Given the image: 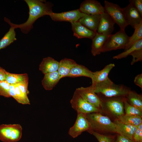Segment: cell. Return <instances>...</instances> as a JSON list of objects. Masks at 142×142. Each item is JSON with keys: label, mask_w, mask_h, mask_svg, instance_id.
<instances>
[{"label": "cell", "mask_w": 142, "mask_h": 142, "mask_svg": "<svg viewBox=\"0 0 142 142\" xmlns=\"http://www.w3.org/2000/svg\"><path fill=\"white\" fill-rule=\"evenodd\" d=\"M134 28V33L131 36L129 37L124 51L130 48L137 42L142 39V21L135 25Z\"/></svg>", "instance_id": "26"}, {"label": "cell", "mask_w": 142, "mask_h": 142, "mask_svg": "<svg viewBox=\"0 0 142 142\" xmlns=\"http://www.w3.org/2000/svg\"><path fill=\"white\" fill-rule=\"evenodd\" d=\"M76 63L73 60L64 58L59 62L57 71L60 79L67 77L72 68Z\"/></svg>", "instance_id": "22"}, {"label": "cell", "mask_w": 142, "mask_h": 142, "mask_svg": "<svg viewBox=\"0 0 142 142\" xmlns=\"http://www.w3.org/2000/svg\"><path fill=\"white\" fill-rule=\"evenodd\" d=\"M115 23L111 17L104 12L100 15V19L97 32L110 35L114 29Z\"/></svg>", "instance_id": "13"}, {"label": "cell", "mask_w": 142, "mask_h": 142, "mask_svg": "<svg viewBox=\"0 0 142 142\" xmlns=\"http://www.w3.org/2000/svg\"><path fill=\"white\" fill-rule=\"evenodd\" d=\"M115 66L114 64L110 63L106 65L102 70L93 72L91 79L92 85H94L105 80L108 77V74L111 70Z\"/></svg>", "instance_id": "20"}, {"label": "cell", "mask_w": 142, "mask_h": 142, "mask_svg": "<svg viewBox=\"0 0 142 142\" xmlns=\"http://www.w3.org/2000/svg\"><path fill=\"white\" fill-rule=\"evenodd\" d=\"M110 35L96 33L92 39L91 52L93 56H95L102 53L103 46Z\"/></svg>", "instance_id": "17"}, {"label": "cell", "mask_w": 142, "mask_h": 142, "mask_svg": "<svg viewBox=\"0 0 142 142\" xmlns=\"http://www.w3.org/2000/svg\"><path fill=\"white\" fill-rule=\"evenodd\" d=\"M22 129L18 124H2L0 125V140L4 142H16L22 135Z\"/></svg>", "instance_id": "5"}, {"label": "cell", "mask_w": 142, "mask_h": 142, "mask_svg": "<svg viewBox=\"0 0 142 142\" xmlns=\"http://www.w3.org/2000/svg\"><path fill=\"white\" fill-rule=\"evenodd\" d=\"M29 9V17L24 23L19 24L12 23L9 19L6 17L4 20L14 29L19 28L25 34L29 32L33 28V24L35 21L41 17L49 16L52 12L53 5L50 2H46L44 0H25Z\"/></svg>", "instance_id": "1"}, {"label": "cell", "mask_w": 142, "mask_h": 142, "mask_svg": "<svg viewBox=\"0 0 142 142\" xmlns=\"http://www.w3.org/2000/svg\"><path fill=\"white\" fill-rule=\"evenodd\" d=\"M125 98H114L108 100L105 104L107 108L117 118L124 114V102Z\"/></svg>", "instance_id": "14"}, {"label": "cell", "mask_w": 142, "mask_h": 142, "mask_svg": "<svg viewBox=\"0 0 142 142\" xmlns=\"http://www.w3.org/2000/svg\"><path fill=\"white\" fill-rule=\"evenodd\" d=\"M90 126L86 114L77 113L76 121L74 125L69 129V134L73 138H75L82 132L90 129Z\"/></svg>", "instance_id": "8"}, {"label": "cell", "mask_w": 142, "mask_h": 142, "mask_svg": "<svg viewBox=\"0 0 142 142\" xmlns=\"http://www.w3.org/2000/svg\"><path fill=\"white\" fill-rule=\"evenodd\" d=\"M80 95L86 101L99 109L102 105L101 101L91 85L89 87H81L76 89Z\"/></svg>", "instance_id": "10"}, {"label": "cell", "mask_w": 142, "mask_h": 142, "mask_svg": "<svg viewBox=\"0 0 142 142\" xmlns=\"http://www.w3.org/2000/svg\"><path fill=\"white\" fill-rule=\"evenodd\" d=\"M72 107L77 113L87 114L99 112V109L89 103L82 97L76 90L70 100Z\"/></svg>", "instance_id": "7"}, {"label": "cell", "mask_w": 142, "mask_h": 142, "mask_svg": "<svg viewBox=\"0 0 142 142\" xmlns=\"http://www.w3.org/2000/svg\"><path fill=\"white\" fill-rule=\"evenodd\" d=\"M133 141H142V130L137 129L133 136Z\"/></svg>", "instance_id": "35"}, {"label": "cell", "mask_w": 142, "mask_h": 142, "mask_svg": "<svg viewBox=\"0 0 142 142\" xmlns=\"http://www.w3.org/2000/svg\"><path fill=\"white\" fill-rule=\"evenodd\" d=\"M133 142H142V141H133Z\"/></svg>", "instance_id": "42"}, {"label": "cell", "mask_w": 142, "mask_h": 142, "mask_svg": "<svg viewBox=\"0 0 142 142\" xmlns=\"http://www.w3.org/2000/svg\"><path fill=\"white\" fill-rule=\"evenodd\" d=\"M125 19L128 25L133 28L134 26L142 21V16L138 10L130 3L123 8Z\"/></svg>", "instance_id": "12"}, {"label": "cell", "mask_w": 142, "mask_h": 142, "mask_svg": "<svg viewBox=\"0 0 142 142\" xmlns=\"http://www.w3.org/2000/svg\"><path fill=\"white\" fill-rule=\"evenodd\" d=\"M96 93L101 94L106 97H126L130 90L123 85L114 83L109 78L101 82L91 85Z\"/></svg>", "instance_id": "3"}, {"label": "cell", "mask_w": 142, "mask_h": 142, "mask_svg": "<svg viewBox=\"0 0 142 142\" xmlns=\"http://www.w3.org/2000/svg\"><path fill=\"white\" fill-rule=\"evenodd\" d=\"M137 129L142 130V123L135 126Z\"/></svg>", "instance_id": "41"}, {"label": "cell", "mask_w": 142, "mask_h": 142, "mask_svg": "<svg viewBox=\"0 0 142 142\" xmlns=\"http://www.w3.org/2000/svg\"><path fill=\"white\" fill-rule=\"evenodd\" d=\"M59 62L53 58H44L39 65V70L44 74L58 70Z\"/></svg>", "instance_id": "18"}, {"label": "cell", "mask_w": 142, "mask_h": 142, "mask_svg": "<svg viewBox=\"0 0 142 142\" xmlns=\"http://www.w3.org/2000/svg\"><path fill=\"white\" fill-rule=\"evenodd\" d=\"M93 72L85 66L76 63L72 68L67 77H76L81 76L92 78Z\"/></svg>", "instance_id": "21"}, {"label": "cell", "mask_w": 142, "mask_h": 142, "mask_svg": "<svg viewBox=\"0 0 142 142\" xmlns=\"http://www.w3.org/2000/svg\"><path fill=\"white\" fill-rule=\"evenodd\" d=\"M42 80V84L46 90H52L60 79L57 71L44 74Z\"/></svg>", "instance_id": "19"}, {"label": "cell", "mask_w": 142, "mask_h": 142, "mask_svg": "<svg viewBox=\"0 0 142 142\" xmlns=\"http://www.w3.org/2000/svg\"><path fill=\"white\" fill-rule=\"evenodd\" d=\"M142 49V39L135 43L130 48L124 52L113 57L114 59H116L125 58L134 51Z\"/></svg>", "instance_id": "29"}, {"label": "cell", "mask_w": 142, "mask_h": 142, "mask_svg": "<svg viewBox=\"0 0 142 142\" xmlns=\"http://www.w3.org/2000/svg\"><path fill=\"white\" fill-rule=\"evenodd\" d=\"M134 82V83L142 89V74H139L135 77Z\"/></svg>", "instance_id": "37"}, {"label": "cell", "mask_w": 142, "mask_h": 142, "mask_svg": "<svg viewBox=\"0 0 142 142\" xmlns=\"http://www.w3.org/2000/svg\"><path fill=\"white\" fill-rule=\"evenodd\" d=\"M124 106L126 114L137 115L142 117V111L129 104L126 98L124 101Z\"/></svg>", "instance_id": "30"}, {"label": "cell", "mask_w": 142, "mask_h": 142, "mask_svg": "<svg viewBox=\"0 0 142 142\" xmlns=\"http://www.w3.org/2000/svg\"><path fill=\"white\" fill-rule=\"evenodd\" d=\"M10 85H16L19 83H28V77L26 73L15 74L8 72L7 73L5 79Z\"/></svg>", "instance_id": "23"}, {"label": "cell", "mask_w": 142, "mask_h": 142, "mask_svg": "<svg viewBox=\"0 0 142 142\" xmlns=\"http://www.w3.org/2000/svg\"><path fill=\"white\" fill-rule=\"evenodd\" d=\"M9 93L11 97H12L16 100V95L14 85H10L9 89Z\"/></svg>", "instance_id": "39"}, {"label": "cell", "mask_w": 142, "mask_h": 142, "mask_svg": "<svg viewBox=\"0 0 142 142\" xmlns=\"http://www.w3.org/2000/svg\"><path fill=\"white\" fill-rule=\"evenodd\" d=\"M90 126V129L97 132L115 133L122 135L116 124L107 116L99 112L86 114Z\"/></svg>", "instance_id": "2"}, {"label": "cell", "mask_w": 142, "mask_h": 142, "mask_svg": "<svg viewBox=\"0 0 142 142\" xmlns=\"http://www.w3.org/2000/svg\"><path fill=\"white\" fill-rule=\"evenodd\" d=\"M117 119L124 123L135 126L142 123V117L137 115L124 114Z\"/></svg>", "instance_id": "28"}, {"label": "cell", "mask_w": 142, "mask_h": 142, "mask_svg": "<svg viewBox=\"0 0 142 142\" xmlns=\"http://www.w3.org/2000/svg\"><path fill=\"white\" fill-rule=\"evenodd\" d=\"M105 12L108 13L118 25L120 29L124 30L128 26L126 23L123 8L118 5L105 1Z\"/></svg>", "instance_id": "6"}, {"label": "cell", "mask_w": 142, "mask_h": 142, "mask_svg": "<svg viewBox=\"0 0 142 142\" xmlns=\"http://www.w3.org/2000/svg\"><path fill=\"white\" fill-rule=\"evenodd\" d=\"M133 141L123 135L118 134L115 142H133Z\"/></svg>", "instance_id": "38"}, {"label": "cell", "mask_w": 142, "mask_h": 142, "mask_svg": "<svg viewBox=\"0 0 142 142\" xmlns=\"http://www.w3.org/2000/svg\"><path fill=\"white\" fill-rule=\"evenodd\" d=\"M21 91L25 95L27 96L29 92L28 89V83H19L17 84Z\"/></svg>", "instance_id": "36"}, {"label": "cell", "mask_w": 142, "mask_h": 142, "mask_svg": "<svg viewBox=\"0 0 142 142\" xmlns=\"http://www.w3.org/2000/svg\"><path fill=\"white\" fill-rule=\"evenodd\" d=\"M7 72L4 69L0 67V81L5 80Z\"/></svg>", "instance_id": "40"}, {"label": "cell", "mask_w": 142, "mask_h": 142, "mask_svg": "<svg viewBox=\"0 0 142 142\" xmlns=\"http://www.w3.org/2000/svg\"><path fill=\"white\" fill-rule=\"evenodd\" d=\"M100 19V15L85 14L78 21L88 29L97 32Z\"/></svg>", "instance_id": "16"}, {"label": "cell", "mask_w": 142, "mask_h": 142, "mask_svg": "<svg viewBox=\"0 0 142 142\" xmlns=\"http://www.w3.org/2000/svg\"><path fill=\"white\" fill-rule=\"evenodd\" d=\"M10 85L5 80L0 81V95L7 98L11 97L9 93Z\"/></svg>", "instance_id": "32"}, {"label": "cell", "mask_w": 142, "mask_h": 142, "mask_svg": "<svg viewBox=\"0 0 142 142\" xmlns=\"http://www.w3.org/2000/svg\"><path fill=\"white\" fill-rule=\"evenodd\" d=\"M114 122L116 124L123 135L133 141V135L137 129L135 126L124 123L117 119Z\"/></svg>", "instance_id": "24"}, {"label": "cell", "mask_w": 142, "mask_h": 142, "mask_svg": "<svg viewBox=\"0 0 142 142\" xmlns=\"http://www.w3.org/2000/svg\"><path fill=\"white\" fill-rule=\"evenodd\" d=\"M87 131L94 135L99 142H115L114 138L113 136L101 134L91 129Z\"/></svg>", "instance_id": "31"}, {"label": "cell", "mask_w": 142, "mask_h": 142, "mask_svg": "<svg viewBox=\"0 0 142 142\" xmlns=\"http://www.w3.org/2000/svg\"><path fill=\"white\" fill-rule=\"evenodd\" d=\"M85 14L81 12L79 9L60 13L53 12L49 15L52 20L56 21H66L71 23L78 22Z\"/></svg>", "instance_id": "9"}, {"label": "cell", "mask_w": 142, "mask_h": 142, "mask_svg": "<svg viewBox=\"0 0 142 142\" xmlns=\"http://www.w3.org/2000/svg\"><path fill=\"white\" fill-rule=\"evenodd\" d=\"M16 40L15 29L11 27L8 31L0 40V50L6 48Z\"/></svg>", "instance_id": "27"}, {"label": "cell", "mask_w": 142, "mask_h": 142, "mask_svg": "<svg viewBox=\"0 0 142 142\" xmlns=\"http://www.w3.org/2000/svg\"><path fill=\"white\" fill-rule=\"evenodd\" d=\"M126 101L131 105L142 111V96L131 90L126 97Z\"/></svg>", "instance_id": "25"}, {"label": "cell", "mask_w": 142, "mask_h": 142, "mask_svg": "<svg viewBox=\"0 0 142 142\" xmlns=\"http://www.w3.org/2000/svg\"><path fill=\"white\" fill-rule=\"evenodd\" d=\"M129 38V37L126 34L125 30L120 29L115 33L109 36L103 46L102 52L124 49Z\"/></svg>", "instance_id": "4"}, {"label": "cell", "mask_w": 142, "mask_h": 142, "mask_svg": "<svg viewBox=\"0 0 142 142\" xmlns=\"http://www.w3.org/2000/svg\"><path fill=\"white\" fill-rule=\"evenodd\" d=\"M71 24L73 36L78 39L87 38L92 39L97 32L88 29L78 21Z\"/></svg>", "instance_id": "15"}, {"label": "cell", "mask_w": 142, "mask_h": 142, "mask_svg": "<svg viewBox=\"0 0 142 142\" xmlns=\"http://www.w3.org/2000/svg\"><path fill=\"white\" fill-rule=\"evenodd\" d=\"M129 3L134 7L142 16V0H130L129 1Z\"/></svg>", "instance_id": "34"}, {"label": "cell", "mask_w": 142, "mask_h": 142, "mask_svg": "<svg viewBox=\"0 0 142 142\" xmlns=\"http://www.w3.org/2000/svg\"><path fill=\"white\" fill-rule=\"evenodd\" d=\"M133 58L131 64L133 65L135 63L142 60V49L135 50L130 54Z\"/></svg>", "instance_id": "33"}, {"label": "cell", "mask_w": 142, "mask_h": 142, "mask_svg": "<svg viewBox=\"0 0 142 142\" xmlns=\"http://www.w3.org/2000/svg\"><path fill=\"white\" fill-rule=\"evenodd\" d=\"M82 13L88 15H100L105 12L100 3L95 0H86L81 3L79 9Z\"/></svg>", "instance_id": "11"}]
</instances>
